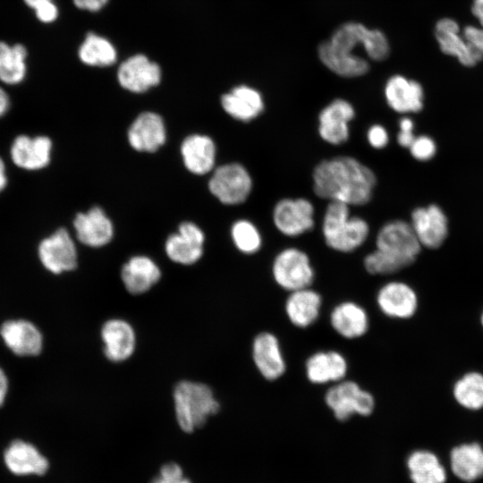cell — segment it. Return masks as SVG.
Wrapping results in <instances>:
<instances>
[{
    "label": "cell",
    "instance_id": "6da1fadb",
    "mask_svg": "<svg viewBox=\"0 0 483 483\" xmlns=\"http://www.w3.org/2000/svg\"><path fill=\"white\" fill-rule=\"evenodd\" d=\"M361 49L373 61H383L390 53L389 42L383 31L369 29L360 22L347 21L320 43L318 54L321 63L332 72L343 78H357L369 71L368 59L355 53Z\"/></svg>",
    "mask_w": 483,
    "mask_h": 483
},
{
    "label": "cell",
    "instance_id": "7a4b0ae2",
    "mask_svg": "<svg viewBox=\"0 0 483 483\" xmlns=\"http://www.w3.org/2000/svg\"><path fill=\"white\" fill-rule=\"evenodd\" d=\"M376 185L373 170L350 156L324 159L312 173V188L317 197L350 207L368 204Z\"/></svg>",
    "mask_w": 483,
    "mask_h": 483
},
{
    "label": "cell",
    "instance_id": "3957f363",
    "mask_svg": "<svg viewBox=\"0 0 483 483\" xmlns=\"http://www.w3.org/2000/svg\"><path fill=\"white\" fill-rule=\"evenodd\" d=\"M369 234L368 222L352 216L349 205L329 201L322 220V235L327 247L341 253L353 252L365 243Z\"/></svg>",
    "mask_w": 483,
    "mask_h": 483
},
{
    "label": "cell",
    "instance_id": "277c9868",
    "mask_svg": "<svg viewBox=\"0 0 483 483\" xmlns=\"http://www.w3.org/2000/svg\"><path fill=\"white\" fill-rule=\"evenodd\" d=\"M174 402L177 423L186 433H191L201 428L220 408L208 386L188 380L176 385Z\"/></svg>",
    "mask_w": 483,
    "mask_h": 483
},
{
    "label": "cell",
    "instance_id": "5b68a950",
    "mask_svg": "<svg viewBox=\"0 0 483 483\" xmlns=\"http://www.w3.org/2000/svg\"><path fill=\"white\" fill-rule=\"evenodd\" d=\"M271 273L275 284L289 292L310 287L315 279L309 255L296 247L283 249L275 255Z\"/></svg>",
    "mask_w": 483,
    "mask_h": 483
},
{
    "label": "cell",
    "instance_id": "8992f818",
    "mask_svg": "<svg viewBox=\"0 0 483 483\" xmlns=\"http://www.w3.org/2000/svg\"><path fill=\"white\" fill-rule=\"evenodd\" d=\"M325 402L336 419L348 420L354 415L369 416L376 405L373 394L357 382L346 378L333 384L325 394Z\"/></svg>",
    "mask_w": 483,
    "mask_h": 483
},
{
    "label": "cell",
    "instance_id": "52a82bcc",
    "mask_svg": "<svg viewBox=\"0 0 483 483\" xmlns=\"http://www.w3.org/2000/svg\"><path fill=\"white\" fill-rule=\"evenodd\" d=\"M253 188L252 177L240 163L218 166L208 182L210 192L225 205H239L247 200Z\"/></svg>",
    "mask_w": 483,
    "mask_h": 483
},
{
    "label": "cell",
    "instance_id": "ba28073f",
    "mask_svg": "<svg viewBox=\"0 0 483 483\" xmlns=\"http://www.w3.org/2000/svg\"><path fill=\"white\" fill-rule=\"evenodd\" d=\"M315 209L305 198H284L274 207L272 220L276 230L287 237H298L315 226Z\"/></svg>",
    "mask_w": 483,
    "mask_h": 483
},
{
    "label": "cell",
    "instance_id": "9c48e42d",
    "mask_svg": "<svg viewBox=\"0 0 483 483\" xmlns=\"http://www.w3.org/2000/svg\"><path fill=\"white\" fill-rule=\"evenodd\" d=\"M376 302L383 315L406 320L415 316L419 301L415 289L403 281H389L377 291Z\"/></svg>",
    "mask_w": 483,
    "mask_h": 483
},
{
    "label": "cell",
    "instance_id": "30bf717a",
    "mask_svg": "<svg viewBox=\"0 0 483 483\" xmlns=\"http://www.w3.org/2000/svg\"><path fill=\"white\" fill-rule=\"evenodd\" d=\"M422 246L411 224L393 220L385 224L376 238V249L415 262Z\"/></svg>",
    "mask_w": 483,
    "mask_h": 483
},
{
    "label": "cell",
    "instance_id": "8fae6325",
    "mask_svg": "<svg viewBox=\"0 0 483 483\" xmlns=\"http://www.w3.org/2000/svg\"><path fill=\"white\" fill-rule=\"evenodd\" d=\"M355 117L353 106L346 99L336 98L318 114V134L326 143L341 145L350 137V123Z\"/></svg>",
    "mask_w": 483,
    "mask_h": 483
},
{
    "label": "cell",
    "instance_id": "7c38bea8",
    "mask_svg": "<svg viewBox=\"0 0 483 483\" xmlns=\"http://www.w3.org/2000/svg\"><path fill=\"white\" fill-rule=\"evenodd\" d=\"M38 257L42 265L54 274L73 270L77 266L76 246L64 228L41 241Z\"/></svg>",
    "mask_w": 483,
    "mask_h": 483
},
{
    "label": "cell",
    "instance_id": "4fadbf2b",
    "mask_svg": "<svg viewBox=\"0 0 483 483\" xmlns=\"http://www.w3.org/2000/svg\"><path fill=\"white\" fill-rule=\"evenodd\" d=\"M411 225L420 245L430 250L441 247L448 235L447 217L435 204L415 208L411 213Z\"/></svg>",
    "mask_w": 483,
    "mask_h": 483
},
{
    "label": "cell",
    "instance_id": "5bb4252c",
    "mask_svg": "<svg viewBox=\"0 0 483 483\" xmlns=\"http://www.w3.org/2000/svg\"><path fill=\"white\" fill-rule=\"evenodd\" d=\"M252 360L259 374L268 381L280 378L286 370V362L275 335L264 331L253 339Z\"/></svg>",
    "mask_w": 483,
    "mask_h": 483
},
{
    "label": "cell",
    "instance_id": "9a60e30c",
    "mask_svg": "<svg viewBox=\"0 0 483 483\" xmlns=\"http://www.w3.org/2000/svg\"><path fill=\"white\" fill-rule=\"evenodd\" d=\"M205 235L202 230L191 222H183L178 233L171 234L165 242V252L174 262L191 265L203 254Z\"/></svg>",
    "mask_w": 483,
    "mask_h": 483
},
{
    "label": "cell",
    "instance_id": "2e32d148",
    "mask_svg": "<svg viewBox=\"0 0 483 483\" xmlns=\"http://www.w3.org/2000/svg\"><path fill=\"white\" fill-rule=\"evenodd\" d=\"M117 78L123 89L141 93L160 82L161 69L146 55H135L121 64Z\"/></svg>",
    "mask_w": 483,
    "mask_h": 483
},
{
    "label": "cell",
    "instance_id": "e0dca14e",
    "mask_svg": "<svg viewBox=\"0 0 483 483\" xmlns=\"http://www.w3.org/2000/svg\"><path fill=\"white\" fill-rule=\"evenodd\" d=\"M435 35L441 51L456 57L462 65L473 66L483 58L462 36L458 23L453 19L439 20L436 24Z\"/></svg>",
    "mask_w": 483,
    "mask_h": 483
},
{
    "label": "cell",
    "instance_id": "ac0fdd59",
    "mask_svg": "<svg viewBox=\"0 0 483 483\" xmlns=\"http://www.w3.org/2000/svg\"><path fill=\"white\" fill-rule=\"evenodd\" d=\"M384 95L389 107L397 113H417L423 108L422 86L403 75L391 76L386 82Z\"/></svg>",
    "mask_w": 483,
    "mask_h": 483
},
{
    "label": "cell",
    "instance_id": "d6986e66",
    "mask_svg": "<svg viewBox=\"0 0 483 483\" xmlns=\"http://www.w3.org/2000/svg\"><path fill=\"white\" fill-rule=\"evenodd\" d=\"M52 141L47 136H17L10 148L13 164L24 170L36 171L47 166L51 158Z\"/></svg>",
    "mask_w": 483,
    "mask_h": 483
},
{
    "label": "cell",
    "instance_id": "ffe728a7",
    "mask_svg": "<svg viewBox=\"0 0 483 483\" xmlns=\"http://www.w3.org/2000/svg\"><path fill=\"white\" fill-rule=\"evenodd\" d=\"M347 372L346 358L335 350L316 352L305 362L306 377L314 385L335 384L345 379Z\"/></svg>",
    "mask_w": 483,
    "mask_h": 483
},
{
    "label": "cell",
    "instance_id": "44dd1931",
    "mask_svg": "<svg viewBox=\"0 0 483 483\" xmlns=\"http://www.w3.org/2000/svg\"><path fill=\"white\" fill-rule=\"evenodd\" d=\"M4 462L7 469L18 476H41L49 468L47 457L32 444L21 440H15L7 446Z\"/></svg>",
    "mask_w": 483,
    "mask_h": 483
},
{
    "label": "cell",
    "instance_id": "7402d4cb",
    "mask_svg": "<svg viewBox=\"0 0 483 483\" xmlns=\"http://www.w3.org/2000/svg\"><path fill=\"white\" fill-rule=\"evenodd\" d=\"M221 105L231 117L244 123L256 119L265 109L262 94L249 85H238L225 93Z\"/></svg>",
    "mask_w": 483,
    "mask_h": 483
},
{
    "label": "cell",
    "instance_id": "603a6c76",
    "mask_svg": "<svg viewBox=\"0 0 483 483\" xmlns=\"http://www.w3.org/2000/svg\"><path fill=\"white\" fill-rule=\"evenodd\" d=\"M101 338L105 355L111 361H123L134 352L136 335L132 326L125 320H107L102 326Z\"/></svg>",
    "mask_w": 483,
    "mask_h": 483
},
{
    "label": "cell",
    "instance_id": "cb8c5ba5",
    "mask_svg": "<svg viewBox=\"0 0 483 483\" xmlns=\"http://www.w3.org/2000/svg\"><path fill=\"white\" fill-rule=\"evenodd\" d=\"M329 322L337 335L350 340L363 336L369 328L367 310L352 301L335 305L330 312Z\"/></svg>",
    "mask_w": 483,
    "mask_h": 483
},
{
    "label": "cell",
    "instance_id": "d4e9b609",
    "mask_svg": "<svg viewBox=\"0 0 483 483\" xmlns=\"http://www.w3.org/2000/svg\"><path fill=\"white\" fill-rule=\"evenodd\" d=\"M321 308L322 297L311 286L290 292L284 303L288 320L299 328L313 325L319 318Z\"/></svg>",
    "mask_w": 483,
    "mask_h": 483
},
{
    "label": "cell",
    "instance_id": "484cf974",
    "mask_svg": "<svg viewBox=\"0 0 483 483\" xmlns=\"http://www.w3.org/2000/svg\"><path fill=\"white\" fill-rule=\"evenodd\" d=\"M165 127L157 114H140L128 131L130 145L138 151L154 152L165 141Z\"/></svg>",
    "mask_w": 483,
    "mask_h": 483
},
{
    "label": "cell",
    "instance_id": "4316f807",
    "mask_svg": "<svg viewBox=\"0 0 483 483\" xmlns=\"http://www.w3.org/2000/svg\"><path fill=\"white\" fill-rule=\"evenodd\" d=\"M78 240L89 247H101L108 243L114 233L111 220L99 207L79 213L73 222Z\"/></svg>",
    "mask_w": 483,
    "mask_h": 483
},
{
    "label": "cell",
    "instance_id": "83f0119b",
    "mask_svg": "<svg viewBox=\"0 0 483 483\" xmlns=\"http://www.w3.org/2000/svg\"><path fill=\"white\" fill-rule=\"evenodd\" d=\"M449 465L454 477L465 483L483 478V446L479 442L454 445L449 453Z\"/></svg>",
    "mask_w": 483,
    "mask_h": 483
},
{
    "label": "cell",
    "instance_id": "f1b7e54d",
    "mask_svg": "<svg viewBox=\"0 0 483 483\" xmlns=\"http://www.w3.org/2000/svg\"><path fill=\"white\" fill-rule=\"evenodd\" d=\"M1 336L8 348L20 356L40 353L43 338L39 330L26 320H11L3 324Z\"/></svg>",
    "mask_w": 483,
    "mask_h": 483
},
{
    "label": "cell",
    "instance_id": "f546056e",
    "mask_svg": "<svg viewBox=\"0 0 483 483\" xmlns=\"http://www.w3.org/2000/svg\"><path fill=\"white\" fill-rule=\"evenodd\" d=\"M121 276L129 292L141 294L159 281L161 271L148 257L135 256L123 265Z\"/></svg>",
    "mask_w": 483,
    "mask_h": 483
},
{
    "label": "cell",
    "instance_id": "4dcf8cb0",
    "mask_svg": "<svg viewBox=\"0 0 483 483\" xmlns=\"http://www.w3.org/2000/svg\"><path fill=\"white\" fill-rule=\"evenodd\" d=\"M181 152L187 169L196 174L210 172L216 162V145L206 135L194 134L182 143Z\"/></svg>",
    "mask_w": 483,
    "mask_h": 483
},
{
    "label": "cell",
    "instance_id": "1f68e13d",
    "mask_svg": "<svg viewBox=\"0 0 483 483\" xmlns=\"http://www.w3.org/2000/svg\"><path fill=\"white\" fill-rule=\"evenodd\" d=\"M412 483H445L447 473L439 457L428 449L411 452L406 460Z\"/></svg>",
    "mask_w": 483,
    "mask_h": 483
},
{
    "label": "cell",
    "instance_id": "d6a6232c",
    "mask_svg": "<svg viewBox=\"0 0 483 483\" xmlns=\"http://www.w3.org/2000/svg\"><path fill=\"white\" fill-rule=\"evenodd\" d=\"M455 402L470 411L483 410V373L470 370L461 375L452 386Z\"/></svg>",
    "mask_w": 483,
    "mask_h": 483
},
{
    "label": "cell",
    "instance_id": "836d02e7",
    "mask_svg": "<svg viewBox=\"0 0 483 483\" xmlns=\"http://www.w3.org/2000/svg\"><path fill=\"white\" fill-rule=\"evenodd\" d=\"M27 49L21 44L13 46L0 41V81L8 85L21 83L27 72Z\"/></svg>",
    "mask_w": 483,
    "mask_h": 483
},
{
    "label": "cell",
    "instance_id": "e575fe53",
    "mask_svg": "<svg viewBox=\"0 0 483 483\" xmlns=\"http://www.w3.org/2000/svg\"><path fill=\"white\" fill-rule=\"evenodd\" d=\"M82 63L90 66H108L116 61V50L110 41L94 33L85 38L78 51Z\"/></svg>",
    "mask_w": 483,
    "mask_h": 483
},
{
    "label": "cell",
    "instance_id": "d590c367",
    "mask_svg": "<svg viewBox=\"0 0 483 483\" xmlns=\"http://www.w3.org/2000/svg\"><path fill=\"white\" fill-rule=\"evenodd\" d=\"M414 262L387 252L374 250L363 259L365 270L373 275H389L400 272Z\"/></svg>",
    "mask_w": 483,
    "mask_h": 483
},
{
    "label": "cell",
    "instance_id": "8d00e7d4",
    "mask_svg": "<svg viewBox=\"0 0 483 483\" xmlns=\"http://www.w3.org/2000/svg\"><path fill=\"white\" fill-rule=\"evenodd\" d=\"M234 246L246 255L258 252L262 247V236L258 227L250 220L239 219L231 228Z\"/></svg>",
    "mask_w": 483,
    "mask_h": 483
},
{
    "label": "cell",
    "instance_id": "74e56055",
    "mask_svg": "<svg viewBox=\"0 0 483 483\" xmlns=\"http://www.w3.org/2000/svg\"><path fill=\"white\" fill-rule=\"evenodd\" d=\"M150 483H192L191 480L184 475L183 470L180 464L174 462H169L163 464L157 475L152 479Z\"/></svg>",
    "mask_w": 483,
    "mask_h": 483
},
{
    "label": "cell",
    "instance_id": "f35d334b",
    "mask_svg": "<svg viewBox=\"0 0 483 483\" xmlns=\"http://www.w3.org/2000/svg\"><path fill=\"white\" fill-rule=\"evenodd\" d=\"M409 149L411 155L415 159L419 161H428L435 156L436 146L430 137L421 135L415 138Z\"/></svg>",
    "mask_w": 483,
    "mask_h": 483
},
{
    "label": "cell",
    "instance_id": "ab89813d",
    "mask_svg": "<svg viewBox=\"0 0 483 483\" xmlns=\"http://www.w3.org/2000/svg\"><path fill=\"white\" fill-rule=\"evenodd\" d=\"M367 140L372 148L381 149L388 144V132L381 124H373L368 130Z\"/></svg>",
    "mask_w": 483,
    "mask_h": 483
},
{
    "label": "cell",
    "instance_id": "60d3db41",
    "mask_svg": "<svg viewBox=\"0 0 483 483\" xmlns=\"http://www.w3.org/2000/svg\"><path fill=\"white\" fill-rule=\"evenodd\" d=\"M33 10L38 20L41 22H53L58 16V9L52 0L42 3Z\"/></svg>",
    "mask_w": 483,
    "mask_h": 483
},
{
    "label": "cell",
    "instance_id": "b9f144b4",
    "mask_svg": "<svg viewBox=\"0 0 483 483\" xmlns=\"http://www.w3.org/2000/svg\"><path fill=\"white\" fill-rule=\"evenodd\" d=\"M462 35L483 55V27L467 26L464 28Z\"/></svg>",
    "mask_w": 483,
    "mask_h": 483
},
{
    "label": "cell",
    "instance_id": "7bdbcfd3",
    "mask_svg": "<svg viewBox=\"0 0 483 483\" xmlns=\"http://www.w3.org/2000/svg\"><path fill=\"white\" fill-rule=\"evenodd\" d=\"M108 0H73L74 4L82 10L97 12L100 10Z\"/></svg>",
    "mask_w": 483,
    "mask_h": 483
},
{
    "label": "cell",
    "instance_id": "ee69618b",
    "mask_svg": "<svg viewBox=\"0 0 483 483\" xmlns=\"http://www.w3.org/2000/svg\"><path fill=\"white\" fill-rule=\"evenodd\" d=\"M415 138L412 131L400 130L397 135V142L400 146L409 148Z\"/></svg>",
    "mask_w": 483,
    "mask_h": 483
},
{
    "label": "cell",
    "instance_id": "f6af8a7d",
    "mask_svg": "<svg viewBox=\"0 0 483 483\" xmlns=\"http://www.w3.org/2000/svg\"><path fill=\"white\" fill-rule=\"evenodd\" d=\"M10 108V97L6 91L0 87V117L4 115Z\"/></svg>",
    "mask_w": 483,
    "mask_h": 483
},
{
    "label": "cell",
    "instance_id": "bcb514c9",
    "mask_svg": "<svg viewBox=\"0 0 483 483\" xmlns=\"http://www.w3.org/2000/svg\"><path fill=\"white\" fill-rule=\"evenodd\" d=\"M471 12L478 19L481 27H483V0H473Z\"/></svg>",
    "mask_w": 483,
    "mask_h": 483
},
{
    "label": "cell",
    "instance_id": "7dc6e473",
    "mask_svg": "<svg viewBox=\"0 0 483 483\" xmlns=\"http://www.w3.org/2000/svg\"><path fill=\"white\" fill-rule=\"evenodd\" d=\"M8 389V381L4 372L0 369V406L4 403Z\"/></svg>",
    "mask_w": 483,
    "mask_h": 483
},
{
    "label": "cell",
    "instance_id": "c3c4849f",
    "mask_svg": "<svg viewBox=\"0 0 483 483\" xmlns=\"http://www.w3.org/2000/svg\"><path fill=\"white\" fill-rule=\"evenodd\" d=\"M7 184V176L5 174V165L0 157V192L4 191Z\"/></svg>",
    "mask_w": 483,
    "mask_h": 483
},
{
    "label": "cell",
    "instance_id": "681fc988",
    "mask_svg": "<svg viewBox=\"0 0 483 483\" xmlns=\"http://www.w3.org/2000/svg\"><path fill=\"white\" fill-rule=\"evenodd\" d=\"M400 130L413 131V121L409 117H402L399 123Z\"/></svg>",
    "mask_w": 483,
    "mask_h": 483
},
{
    "label": "cell",
    "instance_id": "f907efd6",
    "mask_svg": "<svg viewBox=\"0 0 483 483\" xmlns=\"http://www.w3.org/2000/svg\"><path fill=\"white\" fill-rule=\"evenodd\" d=\"M50 0H23V2L30 8L34 9L38 5Z\"/></svg>",
    "mask_w": 483,
    "mask_h": 483
},
{
    "label": "cell",
    "instance_id": "816d5d0a",
    "mask_svg": "<svg viewBox=\"0 0 483 483\" xmlns=\"http://www.w3.org/2000/svg\"><path fill=\"white\" fill-rule=\"evenodd\" d=\"M479 323H480V325H481V326L483 328V309H482V311H481V313L479 315Z\"/></svg>",
    "mask_w": 483,
    "mask_h": 483
}]
</instances>
